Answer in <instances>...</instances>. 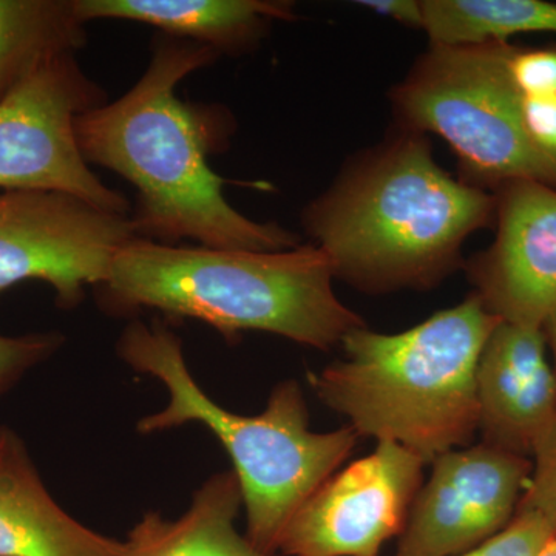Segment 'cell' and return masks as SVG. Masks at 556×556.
Returning <instances> with one entry per match:
<instances>
[{"label":"cell","mask_w":556,"mask_h":556,"mask_svg":"<svg viewBox=\"0 0 556 556\" xmlns=\"http://www.w3.org/2000/svg\"><path fill=\"white\" fill-rule=\"evenodd\" d=\"M0 556H124L123 541L80 525L54 501L10 427H0Z\"/></svg>","instance_id":"obj_13"},{"label":"cell","mask_w":556,"mask_h":556,"mask_svg":"<svg viewBox=\"0 0 556 556\" xmlns=\"http://www.w3.org/2000/svg\"><path fill=\"white\" fill-rule=\"evenodd\" d=\"M540 556H556V540L552 538L551 541L546 544V547L543 548Z\"/></svg>","instance_id":"obj_25"},{"label":"cell","mask_w":556,"mask_h":556,"mask_svg":"<svg viewBox=\"0 0 556 556\" xmlns=\"http://www.w3.org/2000/svg\"><path fill=\"white\" fill-rule=\"evenodd\" d=\"M544 328L501 321L477 369L478 428L485 444L533 457L556 437V371Z\"/></svg>","instance_id":"obj_12"},{"label":"cell","mask_w":556,"mask_h":556,"mask_svg":"<svg viewBox=\"0 0 556 556\" xmlns=\"http://www.w3.org/2000/svg\"><path fill=\"white\" fill-rule=\"evenodd\" d=\"M358 3L408 27L422 28V7L417 0H362Z\"/></svg>","instance_id":"obj_23"},{"label":"cell","mask_w":556,"mask_h":556,"mask_svg":"<svg viewBox=\"0 0 556 556\" xmlns=\"http://www.w3.org/2000/svg\"><path fill=\"white\" fill-rule=\"evenodd\" d=\"M496 214L493 193L453 178L428 139L401 130L358 156L306 207L303 225L334 277L362 291L431 288Z\"/></svg>","instance_id":"obj_2"},{"label":"cell","mask_w":556,"mask_h":556,"mask_svg":"<svg viewBox=\"0 0 556 556\" xmlns=\"http://www.w3.org/2000/svg\"><path fill=\"white\" fill-rule=\"evenodd\" d=\"M532 477L519 507L536 511L556 540V437L533 456Z\"/></svg>","instance_id":"obj_20"},{"label":"cell","mask_w":556,"mask_h":556,"mask_svg":"<svg viewBox=\"0 0 556 556\" xmlns=\"http://www.w3.org/2000/svg\"><path fill=\"white\" fill-rule=\"evenodd\" d=\"M104 102L75 53L36 65L0 100V189L67 193L129 215V201L90 169L76 138L79 116Z\"/></svg>","instance_id":"obj_7"},{"label":"cell","mask_w":556,"mask_h":556,"mask_svg":"<svg viewBox=\"0 0 556 556\" xmlns=\"http://www.w3.org/2000/svg\"><path fill=\"white\" fill-rule=\"evenodd\" d=\"M218 56L192 40L156 36L137 84L76 121L80 152L87 163L115 172L137 189L130 217L139 239L257 252L298 248L294 233L254 222L226 200V179L212 170L208 159L229 141V116L177 97L181 80Z\"/></svg>","instance_id":"obj_1"},{"label":"cell","mask_w":556,"mask_h":556,"mask_svg":"<svg viewBox=\"0 0 556 556\" xmlns=\"http://www.w3.org/2000/svg\"><path fill=\"white\" fill-rule=\"evenodd\" d=\"M508 42L431 46L393 90L402 130L433 131L455 150L463 181L492 189L536 181L556 189V164L530 141Z\"/></svg>","instance_id":"obj_6"},{"label":"cell","mask_w":556,"mask_h":556,"mask_svg":"<svg viewBox=\"0 0 556 556\" xmlns=\"http://www.w3.org/2000/svg\"><path fill=\"white\" fill-rule=\"evenodd\" d=\"M424 466L408 448L379 441L371 455L332 475L306 500L277 554L379 556L387 541L404 532Z\"/></svg>","instance_id":"obj_9"},{"label":"cell","mask_w":556,"mask_h":556,"mask_svg":"<svg viewBox=\"0 0 556 556\" xmlns=\"http://www.w3.org/2000/svg\"><path fill=\"white\" fill-rule=\"evenodd\" d=\"M62 343L64 338L58 332L0 334V396L16 386L30 369L53 356Z\"/></svg>","instance_id":"obj_19"},{"label":"cell","mask_w":556,"mask_h":556,"mask_svg":"<svg viewBox=\"0 0 556 556\" xmlns=\"http://www.w3.org/2000/svg\"><path fill=\"white\" fill-rule=\"evenodd\" d=\"M493 195L496 239L467 266L473 294L500 320L544 328L556 308V189L514 181Z\"/></svg>","instance_id":"obj_11"},{"label":"cell","mask_w":556,"mask_h":556,"mask_svg":"<svg viewBox=\"0 0 556 556\" xmlns=\"http://www.w3.org/2000/svg\"><path fill=\"white\" fill-rule=\"evenodd\" d=\"M510 73L522 97H556V47L532 50L515 47Z\"/></svg>","instance_id":"obj_21"},{"label":"cell","mask_w":556,"mask_h":556,"mask_svg":"<svg viewBox=\"0 0 556 556\" xmlns=\"http://www.w3.org/2000/svg\"><path fill=\"white\" fill-rule=\"evenodd\" d=\"M332 280L331 260L316 244L257 252L138 237L119 249L98 289L113 313L156 309L204 321L228 339L265 331L331 350L365 327L334 294Z\"/></svg>","instance_id":"obj_3"},{"label":"cell","mask_w":556,"mask_h":556,"mask_svg":"<svg viewBox=\"0 0 556 556\" xmlns=\"http://www.w3.org/2000/svg\"><path fill=\"white\" fill-rule=\"evenodd\" d=\"M501 321L471 294L397 334L356 328L340 343L345 357L308 382L358 437L396 442L431 464L477 433L479 357Z\"/></svg>","instance_id":"obj_4"},{"label":"cell","mask_w":556,"mask_h":556,"mask_svg":"<svg viewBox=\"0 0 556 556\" xmlns=\"http://www.w3.org/2000/svg\"><path fill=\"white\" fill-rule=\"evenodd\" d=\"M522 121L533 146L556 164V97H522Z\"/></svg>","instance_id":"obj_22"},{"label":"cell","mask_w":556,"mask_h":556,"mask_svg":"<svg viewBox=\"0 0 556 556\" xmlns=\"http://www.w3.org/2000/svg\"><path fill=\"white\" fill-rule=\"evenodd\" d=\"M84 24L130 21L160 35L211 47L219 56L255 46L274 21L292 17V5L269 0H73Z\"/></svg>","instance_id":"obj_14"},{"label":"cell","mask_w":556,"mask_h":556,"mask_svg":"<svg viewBox=\"0 0 556 556\" xmlns=\"http://www.w3.org/2000/svg\"><path fill=\"white\" fill-rule=\"evenodd\" d=\"M551 540L544 519L536 511L518 506L514 519L500 533L459 556H540Z\"/></svg>","instance_id":"obj_18"},{"label":"cell","mask_w":556,"mask_h":556,"mask_svg":"<svg viewBox=\"0 0 556 556\" xmlns=\"http://www.w3.org/2000/svg\"><path fill=\"white\" fill-rule=\"evenodd\" d=\"M431 466L394 556H459L485 543L514 519L533 470L532 459L485 442Z\"/></svg>","instance_id":"obj_10"},{"label":"cell","mask_w":556,"mask_h":556,"mask_svg":"<svg viewBox=\"0 0 556 556\" xmlns=\"http://www.w3.org/2000/svg\"><path fill=\"white\" fill-rule=\"evenodd\" d=\"M119 357L135 371L161 380L166 407L142 417L139 433L199 422L211 430L232 459L247 508V536L263 554L277 556L289 521L306 500L334 475L357 445L346 426L328 433L309 427L298 380H283L270 393L265 412L237 415L219 407L190 375L181 339L163 321H134L118 342Z\"/></svg>","instance_id":"obj_5"},{"label":"cell","mask_w":556,"mask_h":556,"mask_svg":"<svg viewBox=\"0 0 556 556\" xmlns=\"http://www.w3.org/2000/svg\"><path fill=\"white\" fill-rule=\"evenodd\" d=\"M544 332H546L548 346H551L552 354H554V368L556 371V308L552 316L548 317L547 324L544 325Z\"/></svg>","instance_id":"obj_24"},{"label":"cell","mask_w":556,"mask_h":556,"mask_svg":"<svg viewBox=\"0 0 556 556\" xmlns=\"http://www.w3.org/2000/svg\"><path fill=\"white\" fill-rule=\"evenodd\" d=\"M138 239L130 215L62 192L0 189V294L42 281L73 308L100 287L121 248Z\"/></svg>","instance_id":"obj_8"},{"label":"cell","mask_w":556,"mask_h":556,"mask_svg":"<svg viewBox=\"0 0 556 556\" xmlns=\"http://www.w3.org/2000/svg\"><path fill=\"white\" fill-rule=\"evenodd\" d=\"M422 30L433 46L507 42L526 33H556V2L422 0Z\"/></svg>","instance_id":"obj_17"},{"label":"cell","mask_w":556,"mask_h":556,"mask_svg":"<svg viewBox=\"0 0 556 556\" xmlns=\"http://www.w3.org/2000/svg\"><path fill=\"white\" fill-rule=\"evenodd\" d=\"M243 506L233 471L214 475L193 493L192 504L175 521L149 511L130 530L124 556H274L263 554L236 527Z\"/></svg>","instance_id":"obj_15"},{"label":"cell","mask_w":556,"mask_h":556,"mask_svg":"<svg viewBox=\"0 0 556 556\" xmlns=\"http://www.w3.org/2000/svg\"><path fill=\"white\" fill-rule=\"evenodd\" d=\"M86 25L73 0H0V100L47 58L83 49Z\"/></svg>","instance_id":"obj_16"}]
</instances>
